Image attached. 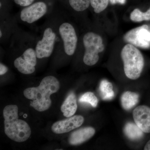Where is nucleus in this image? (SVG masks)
<instances>
[{
	"label": "nucleus",
	"instance_id": "nucleus-1",
	"mask_svg": "<svg viewBox=\"0 0 150 150\" xmlns=\"http://www.w3.org/2000/svg\"><path fill=\"white\" fill-rule=\"evenodd\" d=\"M36 39V35L19 28L10 40L9 48L18 54L14 61V66L23 74H31L35 71L38 59L35 51Z\"/></svg>",
	"mask_w": 150,
	"mask_h": 150
},
{
	"label": "nucleus",
	"instance_id": "nucleus-2",
	"mask_svg": "<svg viewBox=\"0 0 150 150\" xmlns=\"http://www.w3.org/2000/svg\"><path fill=\"white\" fill-rule=\"evenodd\" d=\"M61 15V13L53 11L42 25L35 43L38 59L49 58L54 52L59 38L58 26Z\"/></svg>",
	"mask_w": 150,
	"mask_h": 150
},
{
	"label": "nucleus",
	"instance_id": "nucleus-3",
	"mask_svg": "<svg viewBox=\"0 0 150 150\" xmlns=\"http://www.w3.org/2000/svg\"><path fill=\"white\" fill-rule=\"evenodd\" d=\"M60 88V83L57 78L48 76L43 79L37 87L25 89L23 92L25 97L32 100L30 105L39 112L48 110L51 105L50 96L56 93Z\"/></svg>",
	"mask_w": 150,
	"mask_h": 150
},
{
	"label": "nucleus",
	"instance_id": "nucleus-4",
	"mask_svg": "<svg viewBox=\"0 0 150 150\" xmlns=\"http://www.w3.org/2000/svg\"><path fill=\"white\" fill-rule=\"evenodd\" d=\"M18 107L16 105H9L4 108L5 133L14 142H24L30 137L31 129L25 121L18 119Z\"/></svg>",
	"mask_w": 150,
	"mask_h": 150
},
{
	"label": "nucleus",
	"instance_id": "nucleus-5",
	"mask_svg": "<svg viewBox=\"0 0 150 150\" xmlns=\"http://www.w3.org/2000/svg\"><path fill=\"white\" fill-rule=\"evenodd\" d=\"M59 38L54 52L57 55L71 56L77 48L78 37L74 25L61 14L58 26Z\"/></svg>",
	"mask_w": 150,
	"mask_h": 150
},
{
	"label": "nucleus",
	"instance_id": "nucleus-6",
	"mask_svg": "<svg viewBox=\"0 0 150 150\" xmlns=\"http://www.w3.org/2000/svg\"><path fill=\"white\" fill-rule=\"evenodd\" d=\"M121 56L126 77L131 80L139 79L144 66V60L141 51L136 46L129 43L123 47Z\"/></svg>",
	"mask_w": 150,
	"mask_h": 150
},
{
	"label": "nucleus",
	"instance_id": "nucleus-7",
	"mask_svg": "<svg viewBox=\"0 0 150 150\" xmlns=\"http://www.w3.org/2000/svg\"><path fill=\"white\" fill-rule=\"evenodd\" d=\"M53 0H36L32 4L22 8L14 16L17 22L33 24L54 11Z\"/></svg>",
	"mask_w": 150,
	"mask_h": 150
},
{
	"label": "nucleus",
	"instance_id": "nucleus-8",
	"mask_svg": "<svg viewBox=\"0 0 150 150\" xmlns=\"http://www.w3.org/2000/svg\"><path fill=\"white\" fill-rule=\"evenodd\" d=\"M82 43L84 48L83 63L88 66L95 65L99 60V53L105 49L102 37L97 33L89 31L83 35Z\"/></svg>",
	"mask_w": 150,
	"mask_h": 150
},
{
	"label": "nucleus",
	"instance_id": "nucleus-9",
	"mask_svg": "<svg viewBox=\"0 0 150 150\" xmlns=\"http://www.w3.org/2000/svg\"><path fill=\"white\" fill-rule=\"evenodd\" d=\"M149 26L144 25L129 30L124 35V40L137 47L147 48L150 46V31Z\"/></svg>",
	"mask_w": 150,
	"mask_h": 150
},
{
	"label": "nucleus",
	"instance_id": "nucleus-10",
	"mask_svg": "<svg viewBox=\"0 0 150 150\" xmlns=\"http://www.w3.org/2000/svg\"><path fill=\"white\" fill-rule=\"evenodd\" d=\"M84 121V119L81 115H74L65 120L55 122L52 125L51 130L56 134L68 133L81 126Z\"/></svg>",
	"mask_w": 150,
	"mask_h": 150
},
{
	"label": "nucleus",
	"instance_id": "nucleus-11",
	"mask_svg": "<svg viewBox=\"0 0 150 150\" xmlns=\"http://www.w3.org/2000/svg\"><path fill=\"white\" fill-rule=\"evenodd\" d=\"M0 39L1 43L10 41L15 33L19 29L17 21L15 16L8 15L0 18Z\"/></svg>",
	"mask_w": 150,
	"mask_h": 150
},
{
	"label": "nucleus",
	"instance_id": "nucleus-12",
	"mask_svg": "<svg viewBox=\"0 0 150 150\" xmlns=\"http://www.w3.org/2000/svg\"><path fill=\"white\" fill-rule=\"evenodd\" d=\"M133 115L135 123L140 129L144 133H150V108L144 105L137 106Z\"/></svg>",
	"mask_w": 150,
	"mask_h": 150
},
{
	"label": "nucleus",
	"instance_id": "nucleus-13",
	"mask_svg": "<svg viewBox=\"0 0 150 150\" xmlns=\"http://www.w3.org/2000/svg\"><path fill=\"white\" fill-rule=\"evenodd\" d=\"M95 130L91 127L81 128L73 132L69 139V142L73 146H76L86 142L93 137Z\"/></svg>",
	"mask_w": 150,
	"mask_h": 150
},
{
	"label": "nucleus",
	"instance_id": "nucleus-14",
	"mask_svg": "<svg viewBox=\"0 0 150 150\" xmlns=\"http://www.w3.org/2000/svg\"><path fill=\"white\" fill-rule=\"evenodd\" d=\"M77 109L76 98L74 93H71L67 96L61 106V110L64 116L69 118L74 115Z\"/></svg>",
	"mask_w": 150,
	"mask_h": 150
},
{
	"label": "nucleus",
	"instance_id": "nucleus-15",
	"mask_svg": "<svg viewBox=\"0 0 150 150\" xmlns=\"http://www.w3.org/2000/svg\"><path fill=\"white\" fill-rule=\"evenodd\" d=\"M65 7L76 13L86 10L90 6L91 0H62Z\"/></svg>",
	"mask_w": 150,
	"mask_h": 150
},
{
	"label": "nucleus",
	"instance_id": "nucleus-16",
	"mask_svg": "<svg viewBox=\"0 0 150 150\" xmlns=\"http://www.w3.org/2000/svg\"><path fill=\"white\" fill-rule=\"evenodd\" d=\"M139 100V94L136 93L125 92L121 96V104L122 107L126 110H130L133 108L138 103Z\"/></svg>",
	"mask_w": 150,
	"mask_h": 150
},
{
	"label": "nucleus",
	"instance_id": "nucleus-17",
	"mask_svg": "<svg viewBox=\"0 0 150 150\" xmlns=\"http://www.w3.org/2000/svg\"><path fill=\"white\" fill-rule=\"evenodd\" d=\"M124 131L126 137L132 141L140 140L144 136V132L139 127L137 124L131 122L126 123Z\"/></svg>",
	"mask_w": 150,
	"mask_h": 150
},
{
	"label": "nucleus",
	"instance_id": "nucleus-18",
	"mask_svg": "<svg viewBox=\"0 0 150 150\" xmlns=\"http://www.w3.org/2000/svg\"><path fill=\"white\" fill-rule=\"evenodd\" d=\"M99 92L101 98L104 100H110L115 96L112 83L105 80L100 82Z\"/></svg>",
	"mask_w": 150,
	"mask_h": 150
},
{
	"label": "nucleus",
	"instance_id": "nucleus-19",
	"mask_svg": "<svg viewBox=\"0 0 150 150\" xmlns=\"http://www.w3.org/2000/svg\"><path fill=\"white\" fill-rule=\"evenodd\" d=\"M130 18L135 22L150 21V6L146 12H143L139 9L136 8L131 12Z\"/></svg>",
	"mask_w": 150,
	"mask_h": 150
},
{
	"label": "nucleus",
	"instance_id": "nucleus-20",
	"mask_svg": "<svg viewBox=\"0 0 150 150\" xmlns=\"http://www.w3.org/2000/svg\"><path fill=\"white\" fill-rule=\"evenodd\" d=\"M109 0H91L90 6L96 13H99L108 7Z\"/></svg>",
	"mask_w": 150,
	"mask_h": 150
},
{
	"label": "nucleus",
	"instance_id": "nucleus-21",
	"mask_svg": "<svg viewBox=\"0 0 150 150\" xmlns=\"http://www.w3.org/2000/svg\"><path fill=\"white\" fill-rule=\"evenodd\" d=\"M79 102L89 103L93 107H96L98 103V100L96 96L91 92L86 93L80 98Z\"/></svg>",
	"mask_w": 150,
	"mask_h": 150
},
{
	"label": "nucleus",
	"instance_id": "nucleus-22",
	"mask_svg": "<svg viewBox=\"0 0 150 150\" xmlns=\"http://www.w3.org/2000/svg\"><path fill=\"white\" fill-rule=\"evenodd\" d=\"M36 1V0H13L14 3L16 4L21 7L22 8L32 4L33 3Z\"/></svg>",
	"mask_w": 150,
	"mask_h": 150
},
{
	"label": "nucleus",
	"instance_id": "nucleus-23",
	"mask_svg": "<svg viewBox=\"0 0 150 150\" xmlns=\"http://www.w3.org/2000/svg\"><path fill=\"white\" fill-rule=\"evenodd\" d=\"M8 69L6 66L2 63H0V75L2 76L6 74L8 71Z\"/></svg>",
	"mask_w": 150,
	"mask_h": 150
},
{
	"label": "nucleus",
	"instance_id": "nucleus-24",
	"mask_svg": "<svg viewBox=\"0 0 150 150\" xmlns=\"http://www.w3.org/2000/svg\"><path fill=\"white\" fill-rule=\"evenodd\" d=\"M144 150H150V140L148 141L147 143L145 145L144 148Z\"/></svg>",
	"mask_w": 150,
	"mask_h": 150
},
{
	"label": "nucleus",
	"instance_id": "nucleus-25",
	"mask_svg": "<svg viewBox=\"0 0 150 150\" xmlns=\"http://www.w3.org/2000/svg\"><path fill=\"white\" fill-rule=\"evenodd\" d=\"M117 4H125L126 3V0H116Z\"/></svg>",
	"mask_w": 150,
	"mask_h": 150
},
{
	"label": "nucleus",
	"instance_id": "nucleus-26",
	"mask_svg": "<svg viewBox=\"0 0 150 150\" xmlns=\"http://www.w3.org/2000/svg\"><path fill=\"white\" fill-rule=\"evenodd\" d=\"M109 1H110L111 4L115 5V4H117L116 0H109Z\"/></svg>",
	"mask_w": 150,
	"mask_h": 150
}]
</instances>
